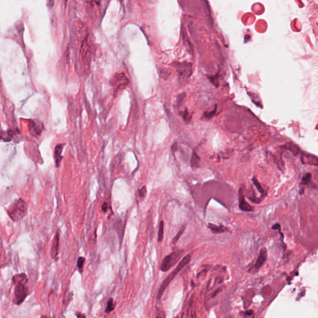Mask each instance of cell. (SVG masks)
<instances>
[{
	"label": "cell",
	"mask_w": 318,
	"mask_h": 318,
	"mask_svg": "<svg viewBox=\"0 0 318 318\" xmlns=\"http://www.w3.org/2000/svg\"><path fill=\"white\" fill-rule=\"evenodd\" d=\"M267 250L265 248L261 249L260 253H259V256L255 264V268L256 270H259L264 264V263L265 262V261L267 260Z\"/></svg>",
	"instance_id": "obj_10"
},
{
	"label": "cell",
	"mask_w": 318,
	"mask_h": 318,
	"mask_svg": "<svg viewBox=\"0 0 318 318\" xmlns=\"http://www.w3.org/2000/svg\"><path fill=\"white\" fill-rule=\"evenodd\" d=\"M311 180V175L310 174H306L302 178L301 183L303 185H308L310 183Z\"/></svg>",
	"instance_id": "obj_20"
},
{
	"label": "cell",
	"mask_w": 318,
	"mask_h": 318,
	"mask_svg": "<svg viewBox=\"0 0 318 318\" xmlns=\"http://www.w3.org/2000/svg\"><path fill=\"white\" fill-rule=\"evenodd\" d=\"M272 229H280V225H279V224H275V225L273 226Z\"/></svg>",
	"instance_id": "obj_24"
},
{
	"label": "cell",
	"mask_w": 318,
	"mask_h": 318,
	"mask_svg": "<svg viewBox=\"0 0 318 318\" xmlns=\"http://www.w3.org/2000/svg\"><path fill=\"white\" fill-rule=\"evenodd\" d=\"M181 256L180 251H174L169 255L166 256L162 262L160 270L163 271H166L172 267H173L180 259Z\"/></svg>",
	"instance_id": "obj_4"
},
{
	"label": "cell",
	"mask_w": 318,
	"mask_h": 318,
	"mask_svg": "<svg viewBox=\"0 0 318 318\" xmlns=\"http://www.w3.org/2000/svg\"><path fill=\"white\" fill-rule=\"evenodd\" d=\"M200 157L195 151H193L192 155V158H191V166L193 169L198 168L200 166Z\"/></svg>",
	"instance_id": "obj_13"
},
{
	"label": "cell",
	"mask_w": 318,
	"mask_h": 318,
	"mask_svg": "<svg viewBox=\"0 0 318 318\" xmlns=\"http://www.w3.org/2000/svg\"><path fill=\"white\" fill-rule=\"evenodd\" d=\"M65 145V144H57L55 147L54 160H55V165H56L57 168H58L60 166L61 161L63 159V156L62 155V151H63V148H64Z\"/></svg>",
	"instance_id": "obj_8"
},
{
	"label": "cell",
	"mask_w": 318,
	"mask_h": 318,
	"mask_svg": "<svg viewBox=\"0 0 318 318\" xmlns=\"http://www.w3.org/2000/svg\"><path fill=\"white\" fill-rule=\"evenodd\" d=\"M190 260H191V255L190 254H188L187 256H186L180 262V263L178 264L177 267L168 275V277H166V278L163 282L162 284L161 285V286L160 287V289H159V291L158 293V295H157V298L159 299H160L161 298V296H162L165 290L168 286V285L170 284V283L175 279V277L177 276V275L181 270V269L189 262Z\"/></svg>",
	"instance_id": "obj_3"
},
{
	"label": "cell",
	"mask_w": 318,
	"mask_h": 318,
	"mask_svg": "<svg viewBox=\"0 0 318 318\" xmlns=\"http://www.w3.org/2000/svg\"><path fill=\"white\" fill-rule=\"evenodd\" d=\"M58 245H59V234L58 232L56 233V235L54 237L53 242H52V246L51 248V256L52 259H56L58 253Z\"/></svg>",
	"instance_id": "obj_11"
},
{
	"label": "cell",
	"mask_w": 318,
	"mask_h": 318,
	"mask_svg": "<svg viewBox=\"0 0 318 318\" xmlns=\"http://www.w3.org/2000/svg\"><path fill=\"white\" fill-rule=\"evenodd\" d=\"M252 181H253L254 185L256 186V188L257 189V190L259 191V192L261 194H264V192H265V191H264V188L262 187L260 183L259 182V181L257 180V179L256 177H253V178H252Z\"/></svg>",
	"instance_id": "obj_16"
},
{
	"label": "cell",
	"mask_w": 318,
	"mask_h": 318,
	"mask_svg": "<svg viewBox=\"0 0 318 318\" xmlns=\"http://www.w3.org/2000/svg\"><path fill=\"white\" fill-rule=\"evenodd\" d=\"M163 229H164V223L163 221H161L159 224V228L158 231V242H160L162 241L163 239Z\"/></svg>",
	"instance_id": "obj_15"
},
{
	"label": "cell",
	"mask_w": 318,
	"mask_h": 318,
	"mask_svg": "<svg viewBox=\"0 0 318 318\" xmlns=\"http://www.w3.org/2000/svg\"><path fill=\"white\" fill-rule=\"evenodd\" d=\"M75 315L77 317V318H87L85 315H84V314H82L80 312H77L75 313Z\"/></svg>",
	"instance_id": "obj_21"
},
{
	"label": "cell",
	"mask_w": 318,
	"mask_h": 318,
	"mask_svg": "<svg viewBox=\"0 0 318 318\" xmlns=\"http://www.w3.org/2000/svg\"><path fill=\"white\" fill-rule=\"evenodd\" d=\"M29 126V133L34 136H39L44 128L42 124L36 120H30Z\"/></svg>",
	"instance_id": "obj_7"
},
{
	"label": "cell",
	"mask_w": 318,
	"mask_h": 318,
	"mask_svg": "<svg viewBox=\"0 0 318 318\" xmlns=\"http://www.w3.org/2000/svg\"><path fill=\"white\" fill-rule=\"evenodd\" d=\"M28 281L26 275L24 273L16 274L13 277V282L16 285L14 289V303L17 305L22 304L28 294V288L26 283Z\"/></svg>",
	"instance_id": "obj_1"
},
{
	"label": "cell",
	"mask_w": 318,
	"mask_h": 318,
	"mask_svg": "<svg viewBox=\"0 0 318 318\" xmlns=\"http://www.w3.org/2000/svg\"><path fill=\"white\" fill-rule=\"evenodd\" d=\"M239 205L240 209L242 211L249 212V211H252L253 210V208H252V206H250L245 200L242 189H240L239 191Z\"/></svg>",
	"instance_id": "obj_9"
},
{
	"label": "cell",
	"mask_w": 318,
	"mask_h": 318,
	"mask_svg": "<svg viewBox=\"0 0 318 318\" xmlns=\"http://www.w3.org/2000/svg\"><path fill=\"white\" fill-rule=\"evenodd\" d=\"M84 262H85V259L83 257H80L78 259L77 267L79 270V271H80L81 273L83 271V265H84Z\"/></svg>",
	"instance_id": "obj_18"
},
{
	"label": "cell",
	"mask_w": 318,
	"mask_h": 318,
	"mask_svg": "<svg viewBox=\"0 0 318 318\" xmlns=\"http://www.w3.org/2000/svg\"><path fill=\"white\" fill-rule=\"evenodd\" d=\"M40 318H47V317L46 316H41Z\"/></svg>",
	"instance_id": "obj_26"
},
{
	"label": "cell",
	"mask_w": 318,
	"mask_h": 318,
	"mask_svg": "<svg viewBox=\"0 0 318 318\" xmlns=\"http://www.w3.org/2000/svg\"><path fill=\"white\" fill-rule=\"evenodd\" d=\"M252 311H247V312H246L245 314H247V315H251V314H252Z\"/></svg>",
	"instance_id": "obj_25"
},
{
	"label": "cell",
	"mask_w": 318,
	"mask_h": 318,
	"mask_svg": "<svg viewBox=\"0 0 318 318\" xmlns=\"http://www.w3.org/2000/svg\"><path fill=\"white\" fill-rule=\"evenodd\" d=\"M138 193H139V196L140 199H144L146 195H147V189H146V186H142L140 189H138Z\"/></svg>",
	"instance_id": "obj_19"
},
{
	"label": "cell",
	"mask_w": 318,
	"mask_h": 318,
	"mask_svg": "<svg viewBox=\"0 0 318 318\" xmlns=\"http://www.w3.org/2000/svg\"><path fill=\"white\" fill-rule=\"evenodd\" d=\"M128 79L124 73L115 74L110 80L111 85L116 90H118L121 87H124L126 84H128Z\"/></svg>",
	"instance_id": "obj_6"
},
{
	"label": "cell",
	"mask_w": 318,
	"mask_h": 318,
	"mask_svg": "<svg viewBox=\"0 0 318 318\" xmlns=\"http://www.w3.org/2000/svg\"><path fill=\"white\" fill-rule=\"evenodd\" d=\"M28 212L27 203L23 199L14 201L7 209V213L10 219L17 222L24 218Z\"/></svg>",
	"instance_id": "obj_2"
},
{
	"label": "cell",
	"mask_w": 318,
	"mask_h": 318,
	"mask_svg": "<svg viewBox=\"0 0 318 318\" xmlns=\"http://www.w3.org/2000/svg\"><path fill=\"white\" fill-rule=\"evenodd\" d=\"M177 145L176 144H174L172 146V151L173 152H175L176 151H177Z\"/></svg>",
	"instance_id": "obj_23"
},
{
	"label": "cell",
	"mask_w": 318,
	"mask_h": 318,
	"mask_svg": "<svg viewBox=\"0 0 318 318\" xmlns=\"http://www.w3.org/2000/svg\"><path fill=\"white\" fill-rule=\"evenodd\" d=\"M178 79L181 82L188 80L192 75V64L188 62H182L176 65Z\"/></svg>",
	"instance_id": "obj_5"
},
{
	"label": "cell",
	"mask_w": 318,
	"mask_h": 318,
	"mask_svg": "<svg viewBox=\"0 0 318 318\" xmlns=\"http://www.w3.org/2000/svg\"><path fill=\"white\" fill-rule=\"evenodd\" d=\"M114 309H115V304H114L113 299L112 298H110L108 300V301L107 306V308H106V309H105V312L106 313H110L113 311H114Z\"/></svg>",
	"instance_id": "obj_14"
},
{
	"label": "cell",
	"mask_w": 318,
	"mask_h": 318,
	"mask_svg": "<svg viewBox=\"0 0 318 318\" xmlns=\"http://www.w3.org/2000/svg\"><path fill=\"white\" fill-rule=\"evenodd\" d=\"M208 227L215 234H220V233H223L228 230V229L224 226H218L211 223L208 224Z\"/></svg>",
	"instance_id": "obj_12"
},
{
	"label": "cell",
	"mask_w": 318,
	"mask_h": 318,
	"mask_svg": "<svg viewBox=\"0 0 318 318\" xmlns=\"http://www.w3.org/2000/svg\"><path fill=\"white\" fill-rule=\"evenodd\" d=\"M185 228H186V226H183L181 227V229H180V230L178 232V233L177 234V235L175 236V238H174V239H173V242H172L173 244H176V243L178 242V241L179 240V239L180 238V237H181V236H182V234H183V232H184V231H185Z\"/></svg>",
	"instance_id": "obj_17"
},
{
	"label": "cell",
	"mask_w": 318,
	"mask_h": 318,
	"mask_svg": "<svg viewBox=\"0 0 318 318\" xmlns=\"http://www.w3.org/2000/svg\"><path fill=\"white\" fill-rule=\"evenodd\" d=\"M107 209H108V204L107 203L104 202L102 205V209L104 212H106L107 211Z\"/></svg>",
	"instance_id": "obj_22"
}]
</instances>
